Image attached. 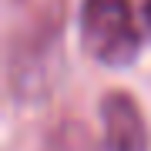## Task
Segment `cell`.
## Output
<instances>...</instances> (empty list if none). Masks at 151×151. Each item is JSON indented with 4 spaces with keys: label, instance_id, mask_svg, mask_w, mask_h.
<instances>
[{
    "label": "cell",
    "instance_id": "cell-2",
    "mask_svg": "<svg viewBox=\"0 0 151 151\" xmlns=\"http://www.w3.org/2000/svg\"><path fill=\"white\" fill-rule=\"evenodd\" d=\"M101 151H151V131L138 97L114 87L101 97Z\"/></svg>",
    "mask_w": 151,
    "mask_h": 151
},
{
    "label": "cell",
    "instance_id": "cell-3",
    "mask_svg": "<svg viewBox=\"0 0 151 151\" xmlns=\"http://www.w3.org/2000/svg\"><path fill=\"white\" fill-rule=\"evenodd\" d=\"M44 151H97L87 124L81 121H60L44 141Z\"/></svg>",
    "mask_w": 151,
    "mask_h": 151
},
{
    "label": "cell",
    "instance_id": "cell-1",
    "mask_svg": "<svg viewBox=\"0 0 151 151\" xmlns=\"http://www.w3.org/2000/svg\"><path fill=\"white\" fill-rule=\"evenodd\" d=\"M77 34L84 54L101 67H131L141 54V27L131 0H81Z\"/></svg>",
    "mask_w": 151,
    "mask_h": 151
},
{
    "label": "cell",
    "instance_id": "cell-4",
    "mask_svg": "<svg viewBox=\"0 0 151 151\" xmlns=\"http://www.w3.org/2000/svg\"><path fill=\"white\" fill-rule=\"evenodd\" d=\"M141 24H145V30H148V37H151V0L141 4Z\"/></svg>",
    "mask_w": 151,
    "mask_h": 151
}]
</instances>
